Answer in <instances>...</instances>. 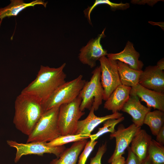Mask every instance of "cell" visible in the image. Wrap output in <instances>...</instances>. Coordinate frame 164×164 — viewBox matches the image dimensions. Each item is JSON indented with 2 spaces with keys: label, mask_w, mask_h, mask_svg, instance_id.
Here are the masks:
<instances>
[{
  "label": "cell",
  "mask_w": 164,
  "mask_h": 164,
  "mask_svg": "<svg viewBox=\"0 0 164 164\" xmlns=\"http://www.w3.org/2000/svg\"><path fill=\"white\" fill-rule=\"evenodd\" d=\"M66 63L57 68L41 65L36 78L21 93L32 96L42 104L66 82L64 72Z\"/></svg>",
  "instance_id": "1"
},
{
  "label": "cell",
  "mask_w": 164,
  "mask_h": 164,
  "mask_svg": "<svg viewBox=\"0 0 164 164\" xmlns=\"http://www.w3.org/2000/svg\"><path fill=\"white\" fill-rule=\"evenodd\" d=\"M45 112L40 102L32 96L21 93L15 101L13 123L18 130L28 136Z\"/></svg>",
  "instance_id": "2"
},
{
  "label": "cell",
  "mask_w": 164,
  "mask_h": 164,
  "mask_svg": "<svg viewBox=\"0 0 164 164\" xmlns=\"http://www.w3.org/2000/svg\"><path fill=\"white\" fill-rule=\"evenodd\" d=\"M59 107H55L44 112L28 136L27 143L49 142L60 135L58 125Z\"/></svg>",
  "instance_id": "3"
},
{
  "label": "cell",
  "mask_w": 164,
  "mask_h": 164,
  "mask_svg": "<svg viewBox=\"0 0 164 164\" xmlns=\"http://www.w3.org/2000/svg\"><path fill=\"white\" fill-rule=\"evenodd\" d=\"M92 75L89 81H86L79 96L81 99L80 106L81 111L90 110L93 108L97 110L103 100L104 91L101 82L100 66L95 68L92 72Z\"/></svg>",
  "instance_id": "4"
},
{
  "label": "cell",
  "mask_w": 164,
  "mask_h": 164,
  "mask_svg": "<svg viewBox=\"0 0 164 164\" xmlns=\"http://www.w3.org/2000/svg\"><path fill=\"white\" fill-rule=\"evenodd\" d=\"M86 81L83 75H80L73 80L65 82L42 104L45 111L74 100L79 96Z\"/></svg>",
  "instance_id": "5"
},
{
  "label": "cell",
  "mask_w": 164,
  "mask_h": 164,
  "mask_svg": "<svg viewBox=\"0 0 164 164\" xmlns=\"http://www.w3.org/2000/svg\"><path fill=\"white\" fill-rule=\"evenodd\" d=\"M81 102L78 96L72 101L60 106L58 125L60 135L75 134L78 122L85 114L80 109Z\"/></svg>",
  "instance_id": "6"
},
{
  "label": "cell",
  "mask_w": 164,
  "mask_h": 164,
  "mask_svg": "<svg viewBox=\"0 0 164 164\" xmlns=\"http://www.w3.org/2000/svg\"><path fill=\"white\" fill-rule=\"evenodd\" d=\"M7 143L9 146L16 149L15 163L18 162L23 156L30 154L42 156L45 153L53 154L58 158L66 149L64 145L50 146L47 145L46 142L39 141L22 143L15 141L8 140Z\"/></svg>",
  "instance_id": "7"
},
{
  "label": "cell",
  "mask_w": 164,
  "mask_h": 164,
  "mask_svg": "<svg viewBox=\"0 0 164 164\" xmlns=\"http://www.w3.org/2000/svg\"><path fill=\"white\" fill-rule=\"evenodd\" d=\"M101 70V82L104 91L103 100L106 101L113 92L121 84L117 67V61L106 56L99 60Z\"/></svg>",
  "instance_id": "8"
},
{
  "label": "cell",
  "mask_w": 164,
  "mask_h": 164,
  "mask_svg": "<svg viewBox=\"0 0 164 164\" xmlns=\"http://www.w3.org/2000/svg\"><path fill=\"white\" fill-rule=\"evenodd\" d=\"M104 28L102 32L94 39L89 41L87 45L80 50L78 58L80 62L84 64L93 68L96 65V62L101 57L107 55V50L103 48L101 43L102 38L105 36Z\"/></svg>",
  "instance_id": "9"
},
{
  "label": "cell",
  "mask_w": 164,
  "mask_h": 164,
  "mask_svg": "<svg viewBox=\"0 0 164 164\" xmlns=\"http://www.w3.org/2000/svg\"><path fill=\"white\" fill-rule=\"evenodd\" d=\"M140 129L141 127L137 126L134 123L127 128L120 124L117 130L111 133L110 137L111 138H115L116 145L113 154L108 160V163H111L125 153V150L129 147L135 135Z\"/></svg>",
  "instance_id": "10"
},
{
  "label": "cell",
  "mask_w": 164,
  "mask_h": 164,
  "mask_svg": "<svg viewBox=\"0 0 164 164\" xmlns=\"http://www.w3.org/2000/svg\"><path fill=\"white\" fill-rule=\"evenodd\" d=\"M138 84L148 89L164 93L163 71L156 65L146 67L140 75Z\"/></svg>",
  "instance_id": "11"
},
{
  "label": "cell",
  "mask_w": 164,
  "mask_h": 164,
  "mask_svg": "<svg viewBox=\"0 0 164 164\" xmlns=\"http://www.w3.org/2000/svg\"><path fill=\"white\" fill-rule=\"evenodd\" d=\"M130 95L137 96L146 103L148 107L164 111V93L148 89L138 84L131 88Z\"/></svg>",
  "instance_id": "12"
},
{
  "label": "cell",
  "mask_w": 164,
  "mask_h": 164,
  "mask_svg": "<svg viewBox=\"0 0 164 164\" xmlns=\"http://www.w3.org/2000/svg\"><path fill=\"white\" fill-rule=\"evenodd\" d=\"M107 56L111 60L124 63L136 70H142L144 66L142 62L139 60V53L136 50L132 43L129 41L122 51L117 53H108Z\"/></svg>",
  "instance_id": "13"
},
{
  "label": "cell",
  "mask_w": 164,
  "mask_h": 164,
  "mask_svg": "<svg viewBox=\"0 0 164 164\" xmlns=\"http://www.w3.org/2000/svg\"><path fill=\"white\" fill-rule=\"evenodd\" d=\"M87 117L78 122L75 134H83L90 135L94 129L98 125L107 120L118 119L122 116V114L118 112L102 117L95 115L94 110L91 107Z\"/></svg>",
  "instance_id": "14"
},
{
  "label": "cell",
  "mask_w": 164,
  "mask_h": 164,
  "mask_svg": "<svg viewBox=\"0 0 164 164\" xmlns=\"http://www.w3.org/2000/svg\"><path fill=\"white\" fill-rule=\"evenodd\" d=\"M121 110L130 115L132 118L133 123L141 127L143 124L146 115L151 111V108L142 104L137 96L130 95L128 100Z\"/></svg>",
  "instance_id": "15"
},
{
  "label": "cell",
  "mask_w": 164,
  "mask_h": 164,
  "mask_svg": "<svg viewBox=\"0 0 164 164\" xmlns=\"http://www.w3.org/2000/svg\"><path fill=\"white\" fill-rule=\"evenodd\" d=\"M131 87L121 84L113 92L104 104V108L114 113L121 110L128 100Z\"/></svg>",
  "instance_id": "16"
},
{
  "label": "cell",
  "mask_w": 164,
  "mask_h": 164,
  "mask_svg": "<svg viewBox=\"0 0 164 164\" xmlns=\"http://www.w3.org/2000/svg\"><path fill=\"white\" fill-rule=\"evenodd\" d=\"M152 139L151 136L145 130L141 129L137 132L133 138L130 148L140 161H144L147 158Z\"/></svg>",
  "instance_id": "17"
},
{
  "label": "cell",
  "mask_w": 164,
  "mask_h": 164,
  "mask_svg": "<svg viewBox=\"0 0 164 164\" xmlns=\"http://www.w3.org/2000/svg\"><path fill=\"white\" fill-rule=\"evenodd\" d=\"M87 139L75 142L66 149L58 158L53 159L50 164H76L78 156L87 142Z\"/></svg>",
  "instance_id": "18"
},
{
  "label": "cell",
  "mask_w": 164,
  "mask_h": 164,
  "mask_svg": "<svg viewBox=\"0 0 164 164\" xmlns=\"http://www.w3.org/2000/svg\"><path fill=\"white\" fill-rule=\"evenodd\" d=\"M47 3L41 0H36L29 3H25L21 0H11V3L8 5L0 8V24L3 19L5 17L16 16L26 8L33 7L37 5H42L46 7Z\"/></svg>",
  "instance_id": "19"
},
{
  "label": "cell",
  "mask_w": 164,
  "mask_h": 164,
  "mask_svg": "<svg viewBox=\"0 0 164 164\" xmlns=\"http://www.w3.org/2000/svg\"><path fill=\"white\" fill-rule=\"evenodd\" d=\"M117 62L118 70L121 84L131 88L138 85L142 70H134L124 63L119 61H117Z\"/></svg>",
  "instance_id": "20"
},
{
  "label": "cell",
  "mask_w": 164,
  "mask_h": 164,
  "mask_svg": "<svg viewBox=\"0 0 164 164\" xmlns=\"http://www.w3.org/2000/svg\"><path fill=\"white\" fill-rule=\"evenodd\" d=\"M164 113L163 111L156 110L149 112L146 115L143 124L148 125L152 134L156 136L164 125Z\"/></svg>",
  "instance_id": "21"
},
{
  "label": "cell",
  "mask_w": 164,
  "mask_h": 164,
  "mask_svg": "<svg viewBox=\"0 0 164 164\" xmlns=\"http://www.w3.org/2000/svg\"><path fill=\"white\" fill-rule=\"evenodd\" d=\"M148 156L152 164H164V145L152 139L148 149Z\"/></svg>",
  "instance_id": "22"
},
{
  "label": "cell",
  "mask_w": 164,
  "mask_h": 164,
  "mask_svg": "<svg viewBox=\"0 0 164 164\" xmlns=\"http://www.w3.org/2000/svg\"><path fill=\"white\" fill-rule=\"evenodd\" d=\"M101 4H107L109 5L111 9L113 10H125L129 7L130 5L128 3H123L121 2L116 3L111 2L108 0H96L90 6L84 10V13L85 16L87 18L90 24H92L91 19L90 15L93 10L97 5Z\"/></svg>",
  "instance_id": "23"
},
{
  "label": "cell",
  "mask_w": 164,
  "mask_h": 164,
  "mask_svg": "<svg viewBox=\"0 0 164 164\" xmlns=\"http://www.w3.org/2000/svg\"><path fill=\"white\" fill-rule=\"evenodd\" d=\"M124 119V117L122 116L118 119H111L107 120L104 122L103 126L99 128L97 133L91 134L90 135L91 141L93 142L96 141L99 137L106 133H113L115 131V126L123 121Z\"/></svg>",
  "instance_id": "24"
},
{
  "label": "cell",
  "mask_w": 164,
  "mask_h": 164,
  "mask_svg": "<svg viewBox=\"0 0 164 164\" xmlns=\"http://www.w3.org/2000/svg\"><path fill=\"white\" fill-rule=\"evenodd\" d=\"M89 138L90 135L80 134L60 135L53 140L46 142V144L50 146H60L70 142H75Z\"/></svg>",
  "instance_id": "25"
},
{
  "label": "cell",
  "mask_w": 164,
  "mask_h": 164,
  "mask_svg": "<svg viewBox=\"0 0 164 164\" xmlns=\"http://www.w3.org/2000/svg\"><path fill=\"white\" fill-rule=\"evenodd\" d=\"M97 143V142L96 141L93 142H91L90 140L87 142L79 157L78 164H85L88 156Z\"/></svg>",
  "instance_id": "26"
},
{
  "label": "cell",
  "mask_w": 164,
  "mask_h": 164,
  "mask_svg": "<svg viewBox=\"0 0 164 164\" xmlns=\"http://www.w3.org/2000/svg\"><path fill=\"white\" fill-rule=\"evenodd\" d=\"M107 146L105 143L99 147L95 156L91 159L90 164H101V159L106 151Z\"/></svg>",
  "instance_id": "27"
},
{
  "label": "cell",
  "mask_w": 164,
  "mask_h": 164,
  "mask_svg": "<svg viewBox=\"0 0 164 164\" xmlns=\"http://www.w3.org/2000/svg\"><path fill=\"white\" fill-rule=\"evenodd\" d=\"M128 156L125 164H143L144 161H140L131 150L130 147L127 148Z\"/></svg>",
  "instance_id": "28"
},
{
  "label": "cell",
  "mask_w": 164,
  "mask_h": 164,
  "mask_svg": "<svg viewBox=\"0 0 164 164\" xmlns=\"http://www.w3.org/2000/svg\"><path fill=\"white\" fill-rule=\"evenodd\" d=\"M156 136V141L159 143L164 145V125L161 128Z\"/></svg>",
  "instance_id": "29"
},
{
  "label": "cell",
  "mask_w": 164,
  "mask_h": 164,
  "mask_svg": "<svg viewBox=\"0 0 164 164\" xmlns=\"http://www.w3.org/2000/svg\"><path fill=\"white\" fill-rule=\"evenodd\" d=\"M125 158L121 156L115 159L111 163V164H125Z\"/></svg>",
  "instance_id": "30"
},
{
  "label": "cell",
  "mask_w": 164,
  "mask_h": 164,
  "mask_svg": "<svg viewBox=\"0 0 164 164\" xmlns=\"http://www.w3.org/2000/svg\"><path fill=\"white\" fill-rule=\"evenodd\" d=\"M161 70H163L164 69V60L163 58L159 61L156 65Z\"/></svg>",
  "instance_id": "31"
},
{
  "label": "cell",
  "mask_w": 164,
  "mask_h": 164,
  "mask_svg": "<svg viewBox=\"0 0 164 164\" xmlns=\"http://www.w3.org/2000/svg\"><path fill=\"white\" fill-rule=\"evenodd\" d=\"M143 164H152V163L150 160L148 156L147 158L144 161Z\"/></svg>",
  "instance_id": "32"
},
{
  "label": "cell",
  "mask_w": 164,
  "mask_h": 164,
  "mask_svg": "<svg viewBox=\"0 0 164 164\" xmlns=\"http://www.w3.org/2000/svg\"></svg>",
  "instance_id": "33"
}]
</instances>
